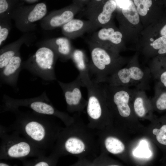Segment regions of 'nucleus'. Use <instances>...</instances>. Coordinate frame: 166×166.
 <instances>
[{"instance_id": "26", "label": "nucleus", "mask_w": 166, "mask_h": 166, "mask_svg": "<svg viewBox=\"0 0 166 166\" xmlns=\"http://www.w3.org/2000/svg\"><path fill=\"white\" fill-rule=\"evenodd\" d=\"M150 69H166V55L159 57V59L151 65Z\"/></svg>"}, {"instance_id": "3", "label": "nucleus", "mask_w": 166, "mask_h": 166, "mask_svg": "<svg viewBox=\"0 0 166 166\" xmlns=\"http://www.w3.org/2000/svg\"><path fill=\"white\" fill-rule=\"evenodd\" d=\"M58 59L57 55L51 49L40 46L34 54L22 61V69L27 70L44 81L56 80L55 66Z\"/></svg>"}, {"instance_id": "1", "label": "nucleus", "mask_w": 166, "mask_h": 166, "mask_svg": "<svg viewBox=\"0 0 166 166\" xmlns=\"http://www.w3.org/2000/svg\"><path fill=\"white\" fill-rule=\"evenodd\" d=\"M88 43L90 54L89 74L94 82H101L126 65L127 62L118 52L90 41Z\"/></svg>"}, {"instance_id": "8", "label": "nucleus", "mask_w": 166, "mask_h": 166, "mask_svg": "<svg viewBox=\"0 0 166 166\" xmlns=\"http://www.w3.org/2000/svg\"><path fill=\"white\" fill-rule=\"evenodd\" d=\"M97 29L93 20L74 18L61 27L62 34L70 40L81 37L86 33L94 32Z\"/></svg>"}, {"instance_id": "25", "label": "nucleus", "mask_w": 166, "mask_h": 166, "mask_svg": "<svg viewBox=\"0 0 166 166\" xmlns=\"http://www.w3.org/2000/svg\"><path fill=\"white\" fill-rule=\"evenodd\" d=\"M152 133L156 135V140L160 143L166 145V125H163L159 129H154Z\"/></svg>"}, {"instance_id": "4", "label": "nucleus", "mask_w": 166, "mask_h": 166, "mask_svg": "<svg viewBox=\"0 0 166 166\" xmlns=\"http://www.w3.org/2000/svg\"><path fill=\"white\" fill-rule=\"evenodd\" d=\"M47 11L46 5L41 2L29 9L14 10L11 17L20 31L24 33H30L35 29L36 22L46 16Z\"/></svg>"}, {"instance_id": "6", "label": "nucleus", "mask_w": 166, "mask_h": 166, "mask_svg": "<svg viewBox=\"0 0 166 166\" xmlns=\"http://www.w3.org/2000/svg\"><path fill=\"white\" fill-rule=\"evenodd\" d=\"M57 82L70 109L74 110H81L87 104L82 97L81 90L82 84L78 77L69 83H64L59 81Z\"/></svg>"}, {"instance_id": "24", "label": "nucleus", "mask_w": 166, "mask_h": 166, "mask_svg": "<svg viewBox=\"0 0 166 166\" xmlns=\"http://www.w3.org/2000/svg\"><path fill=\"white\" fill-rule=\"evenodd\" d=\"M150 70L152 75L166 89V69H152Z\"/></svg>"}, {"instance_id": "23", "label": "nucleus", "mask_w": 166, "mask_h": 166, "mask_svg": "<svg viewBox=\"0 0 166 166\" xmlns=\"http://www.w3.org/2000/svg\"><path fill=\"white\" fill-rule=\"evenodd\" d=\"M103 0H91L85 9V13L89 17L95 16L102 4Z\"/></svg>"}, {"instance_id": "10", "label": "nucleus", "mask_w": 166, "mask_h": 166, "mask_svg": "<svg viewBox=\"0 0 166 166\" xmlns=\"http://www.w3.org/2000/svg\"><path fill=\"white\" fill-rule=\"evenodd\" d=\"M35 38L33 34L25 33L17 40L2 47L0 50V71L6 66L13 57L20 52L23 44L30 45Z\"/></svg>"}, {"instance_id": "12", "label": "nucleus", "mask_w": 166, "mask_h": 166, "mask_svg": "<svg viewBox=\"0 0 166 166\" xmlns=\"http://www.w3.org/2000/svg\"><path fill=\"white\" fill-rule=\"evenodd\" d=\"M71 59L79 72L77 76L81 82L82 87L91 80L89 74V62L85 54L82 50L74 49Z\"/></svg>"}, {"instance_id": "22", "label": "nucleus", "mask_w": 166, "mask_h": 166, "mask_svg": "<svg viewBox=\"0 0 166 166\" xmlns=\"http://www.w3.org/2000/svg\"><path fill=\"white\" fill-rule=\"evenodd\" d=\"M133 153L136 157L146 158L150 157L152 154L147 141L144 140L140 141L139 145L133 151Z\"/></svg>"}, {"instance_id": "13", "label": "nucleus", "mask_w": 166, "mask_h": 166, "mask_svg": "<svg viewBox=\"0 0 166 166\" xmlns=\"http://www.w3.org/2000/svg\"><path fill=\"white\" fill-rule=\"evenodd\" d=\"M117 7L114 0H107L102 5L93 20L98 29L106 26L110 21L112 14Z\"/></svg>"}, {"instance_id": "19", "label": "nucleus", "mask_w": 166, "mask_h": 166, "mask_svg": "<svg viewBox=\"0 0 166 166\" xmlns=\"http://www.w3.org/2000/svg\"><path fill=\"white\" fill-rule=\"evenodd\" d=\"M155 91L157 97L156 108L160 110H166V89L157 81L155 85Z\"/></svg>"}, {"instance_id": "27", "label": "nucleus", "mask_w": 166, "mask_h": 166, "mask_svg": "<svg viewBox=\"0 0 166 166\" xmlns=\"http://www.w3.org/2000/svg\"><path fill=\"white\" fill-rule=\"evenodd\" d=\"M91 0H73V3L78 6L84 9V7L86 6Z\"/></svg>"}, {"instance_id": "16", "label": "nucleus", "mask_w": 166, "mask_h": 166, "mask_svg": "<svg viewBox=\"0 0 166 166\" xmlns=\"http://www.w3.org/2000/svg\"><path fill=\"white\" fill-rule=\"evenodd\" d=\"M25 130L27 134L37 141L42 140L45 135V129L39 123L32 121L27 124Z\"/></svg>"}, {"instance_id": "11", "label": "nucleus", "mask_w": 166, "mask_h": 166, "mask_svg": "<svg viewBox=\"0 0 166 166\" xmlns=\"http://www.w3.org/2000/svg\"><path fill=\"white\" fill-rule=\"evenodd\" d=\"M22 62L19 52L13 57L6 66L0 71L1 82L13 88H17L19 74L22 70Z\"/></svg>"}, {"instance_id": "29", "label": "nucleus", "mask_w": 166, "mask_h": 166, "mask_svg": "<svg viewBox=\"0 0 166 166\" xmlns=\"http://www.w3.org/2000/svg\"><path fill=\"white\" fill-rule=\"evenodd\" d=\"M0 166H8V165L4 163H0Z\"/></svg>"}, {"instance_id": "17", "label": "nucleus", "mask_w": 166, "mask_h": 166, "mask_svg": "<svg viewBox=\"0 0 166 166\" xmlns=\"http://www.w3.org/2000/svg\"><path fill=\"white\" fill-rule=\"evenodd\" d=\"M106 148L109 152L117 154L123 152L125 149L123 143L117 138L113 136H109L105 141Z\"/></svg>"}, {"instance_id": "5", "label": "nucleus", "mask_w": 166, "mask_h": 166, "mask_svg": "<svg viewBox=\"0 0 166 166\" xmlns=\"http://www.w3.org/2000/svg\"><path fill=\"white\" fill-rule=\"evenodd\" d=\"M84 10L73 3L67 7L52 11L46 15L41 20L40 26L45 30H50L61 27Z\"/></svg>"}, {"instance_id": "14", "label": "nucleus", "mask_w": 166, "mask_h": 166, "mask_svg": "<svg viewBox=\"0 0 166 166\" xmlns=\"http://www.w3.org/2000/svg\"><path fill=\"white\" fill-rule=\"evenodd\" d=\"M65 146L66 151L73 154H79L85 151V143L82 139L77 137L68 138L65 142Z\"/></svg>"}, {"instance_id": "9", "label": "nucleus", "mask_w": 166, "mask_h": 166, "mask_svg": "<svg viewBox=\"0 0 166 166\" xmlns=\"http://www.w3.org/2000/svg\"><path fill=\"white\" fill-rule=\"evenodd\" d=\"M37 45L39 47L45 46L51 49L62 62H66L71 58L75 49L70 39L65 36L47 39L38 42Z\"/></svg>"}, {"instance_id": "20", "label": "nucleus", "mask_w": 166, "mask_h": 166, "mask_svg": "<svg viewBox=\"0 0 166 166\" xmlns=\"http://www.w3.org/2000/svg\"><path fill=\"white\" fill-rule=\"evenodd\" d=\"M12 18L10 16L0 17V46L7 39L11 30Z\"/></svg>"}, {"instance_id": "21", "label": "nucleus", "mask_w": 166, "mask_h": 166, "mask_svg": "<svg viewBox=\"0 0 166 166\" xmlns=\"http://www.w3.org/2000/svg\"><path fill=\"white\" fill-rule=\"evenodd\" d=\"M30 106L32 109L39 113L51 115L55 112L51 105L41 101H34L30 103Z\"/></svg>"}, {"instance_id": "28", "label": "nucleus", "mask_w": 166, "mask_h": 166, "mask_svg": "<svg viewBox=\"0 0 166 166\" xmlns=\"http://www.w3.org/2000/svg\"><path fill=\"white\" fill-rule=\"evenodd\" d=\"M35 166H49L48 164L46 162H41L36 164Z\"/></svg>"}, {"instance_id": "30", "label": "nucleus", "mask_w": 166, "mask_h": 166, "mask_svg": "<svg viewBox=\"0 0 166 166\" xmlns=\"http://www.w3.org/2000/svg\"><path fill=\"white\" fill-rule=\"evenodd\" d=\"M164 0V1H165V3H166V0Z\"/></svg>"}, {"instance_id": "15", "label": "nucleus", "mask_w": 166, "mask_h": 166, "mask_svg": "<svg viewBox=\"0 0 166 166\" xmlns=\"http://www.w3.org/2000/svg\"><path fill=\"white\" fill-rule=\"evenodd\" d=\"M122 13L124 17L132 24H137L139 22L138 13L132 0L121 8Z\"/></svg>"}, {"instance_id": "18", "label": "nucleus", "mask_w": 166, "mask_h": 166, "mask_svg": "<svg viewBox=\"0 0 166 166\" xmlns=\"http://www.w3.org/2000/svg\"><path fill=\"white\" fill-rule=\"evenodd\" d=\"M30 151L29 144L22 142L12 146L8 151V155L12 157H19L28 155Z\"/></svg>"}, {"instance_id": "7", "label": "nucleus", "mask_w": 166, "mask_h": 166, "mask_svg": "<svg viewBox=\"0 0 166 166\" xmlns=\"http://www.w3.org/2000/svg\"><path fill=\"white\" fill-rule=\"evenodd\" d=\"M94 32L90 41L118 52L123 35L119 31L106 26Z\"/></svg>"}, {"instance_id": "2", "label": "nucleus", "mask_w": 166, "mask_h": 166, "mask_svg": "<svg viewBox=\"0 0 166 166\" xmlns=\"http://www.w3.org/2000/svg\"><path fill=\"white\" fill-rule=\"evenodd\" d=\"M152 74L149 68L131 62L101 82L145 90L149 88Z\"/></svg>"}]
</instances>
